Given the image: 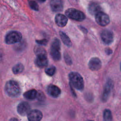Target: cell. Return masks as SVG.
Wrapping results in <instances>:
<instances>
[{"mask_svg": "<svg viewBox=\"0 0 121 121\" xmlns=\"http://www.w3.org/2000/svg\"><path fill=\"white\" fill-rule=\"evenodd\" d=\"M4 90L7 95L11 97L18 96L21 92L20 86L18 82L12 80H9L6 82Z\"/></svg>", "mask_w": 121, "mask_h": 121, "instance_id": "1", "label": "cell"}, {"mask_svg": "<svg viewBox=\"0 0 121 121\" xmlns=\"http://www.w3.org/2000/svg\"><path fill=\"white\" fill-rule=\"evenodd\" d=\"M70 84L75 88L82 91L84 87V82L82 77L77 72H71L69 74Z\"/></svg>", "mask_w": 121, "mask_h": 121, "instance_id": "2", "label": "cell"}, {"mask_svg": "<svg viewBox=\"0 0 121 121\" xmlns=\"http://www.w3.org/2000/svg\"><path fill=\"white\" fill-rule=\"evenodd\" d=\"M60 50V41L58 38H55L52 42L50 50L51 56L55 61H59L61 58Z\"/></svg>", "mask_w": 121, "mask_h": 121, "instance_id": "3", "label": "cell"}, {"mask_svg": "<svg viewBox=\"0 0 121 121\" xmlns=\"http://www.w3.org/2000/svg\"><path fill=\"white\" fill-rule=\"evenodd\" d=\"M65 14L69 18L77 21H82L86 17L85 14L82 12L73 8L67 9L65 11Z\"/></svg>", "mask_w": 121, "mask_h": 121, "instance_id": "4", "label": "cell"}, {"mask_svg": "<svg viewBox=\"0 0 121 121\" xmlns=\"http://www.w3.org/2000/svg\"><path fill=\"white\" fill-rule=\"evenodd\" d=\"M21 39V33L17 31H11L7 34L5 38V42L7 44H14L20 42Z\"/></svg>", "mask_w": 121, "mask_h": 121, "instance_id": "5", "label": "cell"}, {"mask_svg": "<svg viewBox=\"0 0 121 121\" xmlns=\"http://www.w3.org/2000/svg\"><path fill=\"white\" fill-rule=\"evenodd\" d=\"M113 82L111 79H109L105 84L102 95V100L103 102H105L107 101L113 88Z\"/></svg>", "mask_w": 121, "mask_h": 121, "instance_id": "6", "label": "cell"}, {"mask_svg": "<svg viewBox=\"0 0 121 121\" xmlns=\"http://www.w3.org/2000/svg\"><path fill=\"white\" fill-rule=\"evenodd\" d=\"M95 21L101 26H104L110 23V18L108 15L100 11L95 15Z\"/></svg>", "mask_w": 121, "mask_h": 121, "instance_id": "7", "label": "cell"}, {"mask_svg": "<svg viewBox=\"0 0 121 121\" xmlns=\"http://www.w3.org/2000/svg\"><path fill=\"white\" fill-rule=\"evenodd\" d=\"M30 106L27 102H22L17 106V112L21 116H25L30 112Z\"/></svg>", "mask_w": 121, "mask_h": 121, "instance_id": "8", "label": "cell"}, {"mask_svg": "<svg viewBox=\"0 0 121 121\" xmlns=\"http://www.w3.org/2000/svg\"><path fill=\"white\" fill-rule=\"evenodd\" d=\"M101 37L103 42L106 44H111L113 40V35L112 31L109 30H104L101 34Z\"/></svg>", "mask_w": 121, "mask_h": 121, "instance_id": "9", "label": "cell"}, {"mask_svg": "<svg viewBox=\"0 0 121 121\" xmlns=\"http://www.w3.org/2000/svg\"><path fill=\"white\" fill-rule=\"evenodd\" d=\"M42 118V112L40 110L37 109L30 111L27 114V119L28 121H40Z\"/></svg>", "mask_w": 121, "mask_h": 121, "instance_id": "10", "label": "cell"}, {"mask_svg": "<svg viewBox=\"0 0 121 121\" xmlns=\"http://www.w3.org/2000/svg\"><path fill=\"white\" fill-rule=\"evenodd\" d=\"M88 65L90 69L93 71H96L101 69L102 62L98 58L93 57L89 60Z\"/></svg>", "mask_w": 121, "mask_h": 121, "instance_id": "11", "label": "cell"}, {"mask_svg": "<svg viewBox=\"0 0 121 121\" xmlns=\"http://www.w3.org/2000/svg\"><path fill=\"white\" fill-rule=\"evenodd\" d=\"M47 92L49 95L54 98L58 97L61 93L60 88L54 85H48L47 87Z\"/></svg>", "mask_w": 121, "mask_h": 121, "instance_id": "12", "label": "cell"}, {"mask_svg": "<svg viewBox=\"0 0 121 121\" xmlns=\"http://www.w3.org/2000/svg\"><path fill=\"white\" fill-rule=\"evenodd\" d=\"M50 6L52 10L54 12L61 11L63 8L62 0H51Z\"/></svg>", "mask_w": 121, "mask_h": 121, "instance_id": "13", "label": "cell"}, {"mask_svg": "<svg viewBox=\"0 0 121 121\" xmlns=\"http://www.w3.org/2000/svg\"><path fill=\"white\" fill-rule=\"evenodd\" d=\"M55 21L56 24L60 27L65 26L68 22L67 17L64 15L58 14L55 17Z\"/></svg>", "mask_w": 121, "mask_h": 121, "instance_id": "14", "label": "cell"}, {"mask_svg": "<svg viewBox=\"0 0 121 121\" xmlns=\"http://www.w3.org/2000/svg\"><path fill=\"white\" fill-rule=\"evenodd\" d=\"M48 60L47 56H36L35 60V64L40 68H43L48 65Z\"/></svg>", "mask_w": 121, "mask_h": 121, "instance_id": "15", "label": "cell"}, {"mask_svg": "<svg viewBox=\"0 0 121 121\" xmlns=\"http://www.w3.org/2000/svg\"><path fill=\"white\" fill-rule=\"evenodd\" d=\"M88 11L92 15H96L101 11V8L100 6L95 2L91 3L88 6Z\"/></svg>", "mask_w": 121, "mask_h": 121, "instance_id": "16", "label": "cell"}, {"mask_svg": "<svg viewBox=\"0 0 121 121\" xmlns=\"http://www.w3.org/2000/svg\"><path fill=\"white\" fill-rule=\"evenodd\" d=\"M37 91L34 89L26 92L24 94V97L28 100H33L36 98Z\"/></svg>", "mask_w": 121, "mask_h": 121, "instance_id": "17", "label": "cell"}, {"mask_svg": "<svg viewBox=\"0 0 121 121\" xmlns=\"http://www.w3.org/2000/svg\"><path fill=\"white\" fill-rule=\"evenodd\" d=\"M60 37L63 43L68 47H71L72 45L71 42L69 39V38L68 36V35L62 31H60L59 32Z\"/></svg>", "mask_w": 121, "mask_h": 121, "instance_id": "18", "label": "cell"}, {"mask_svg": "<svg viewBox=\"0 0 121 121\" xmlns=\"http://www.w3.org/2000/svg\"><path fill=\"white\" fill-rule=\"evenodd\" d=\"M24 69V67L23 65L21 63H18L14 65L12 69V72L15 74H18L21 73Z\"/></svg>", "mask_w": 121, "mask_h": 121, "instance_id": "19", "label": "cell"}, {"mask_svg": "<svg viewBox=\"0 0 121 121\" xmlns=\"http://www.w3.org/2000/svg\"><path fill=\"white\" fill-rule=\"evenodd\" d=\"M34 52L36 56H47V53L44 48L40 46H35L34 49Z\"/></svg>", "mask_w": 121, "mask_h": 121, "instance_id": "20", "label": "cell"}, {"mask_svg": "<svg viewBox=\"0 0 121 121\" xmlns=\"http://www.w3.org/2000/svg\"><path fill=\"white\" fill-rule=\"evenodd\" d=\"M104 121H112V115L111 111L105 109L103 112Z\"/></svg>", "mask_w": 121, "mask_h": 121, "instance_id": "21", "label": "cell"}, {"mask_svg": "<svg viewBox=\"0 0 121 121\" xmlns=\"http://www.w3.org/2000/svg\"><path fill=\"white\" fill-rule=\"evenodd\" d=\"M56 69L55 66H51L45 69V72L47 75L49 76H52L55 74L56 72Z\"/></svg>", "mask_w": 121, "mask_h": 121, "instance_id": "22", "label": "cell"}, {"mask_svg": "<svg viewBox=\"0 0 121 121\" xmlns=\"http://www.w3.org/2000/svg\"><path fill=\"white\" fill-rule=\"evenodd\" d=\"M29 5L31 8L33 10L35 11H38L39 10V7L37 3L34 0H29Z\"/></svg>", "mask_w": 121, "mask_h": 121, "instance_id": "23", "label": "cell"}, {"mask_svg": "<svg viewBox=\"0 0 121 121\" xmlns=\"http://www.w3.org/2000/svg\"><path fill=\"white\" fill-rule=\"evenodd\" d=\"M36 98L38 99V100L40 101H43L46 99V97L43 92L41 91H37Z\"/></svg>", "mask_w": 121, "mask_h": 121, "instance_id": "24", "label": "cell"}, {"mask_svg": "<svg viewBox=\"0 0 121 121\" xmlns=\"http://www.w3.org/2000/svg\"><path fill=\"white\" fill-rule=\"evenodd\" d=\"M64 58L65 61L67 65H71L72 64V61L68 53H64Z\"/></svg>", "mask_w": 121, "mask_h": 121, "instance_id": "25", "label": "cell"}, {"mask_svg": "<svg viewBox=\"0 0 121 121\" xmlns=\"http://www.w3.org/2000/svg\"><path fill=\"white\" fill-rule=\"evenodd\" d=\"M36 42L39 44H40L42 45H45L47 44L48 41L46 39H43L40 40H36Z\"/></svg>", "mask_w": 121, "mask_h": 121, "instance_id": "26", "label": "cell"}, {"mask_svg": "<svg viewBox=\"0 0 121 121\" xmlns=\"http://www.w3.org/2000/svg\"><path fill=\"white\" fill-rule=\"evenodd\" d=\"M85 97L86 98V99L87 101H91V100H93V96H91L90 94H88V93H86V95H85Z\"/></svg>", "mask_w": 121, "mask_h": 121, "instance_id": "27", "label": "cell"}, {"mask_svg": "<svg viewBox=\"0 0 121 121\" xmlns=\"http://www.w3.org/2000/svg\"><path fill=\"white\" fill-rule=\"evenodd\" d=\"M105 53L108 55H110L112 53V50L110 48H106L105 50Z\"/></svg>", "mask_w": 121, "mask_h": 121, "instance_id": "28", "label": "cell"}, {"mask_svg": "<svg viewBox=\"0 0 121 121\" xmlns=\"http://www.w3.org/2000/svg\"><path fill=\"white\" fill-rule=\"evenodd\" d=\"M69 85H70V89H71V91L72 92V95H73L74 96V97H76L77 95H76V94L75 93V91H74L73 89V87H72V85L69 83Z\"/></svg>", "mask_w": 121, "mask_h": 121, "instance_id": "29", "label": "cell"}, {"mask_svg": "<svg viewBox=\"0 0 121 121\" xmlns=\"http://www.w3.org/2000/svg\"><path fill=\"white\" fill-rule=\"evenodd\" d=\"M79 28L84 32V33H86L87 32V30L86 29V28H85L84 27H83V26H79Z\"/></svg>", "mask_w": 121, "mask_h": 121, "instance_id": "30", "label": "cell"}, {"mask_svg": "<svg viewBox=\"0 0 121 121\" xmlns=\"http://www.w3.org/2000/svg\"><path fill=\"white\" fill-rule=\"evenodd\" d=\"M9 121H19V120L16 118H11L9 120Z\"/></svg>", "mask_w": 121, "mask_h": 121, "instance_id": "31", "label": "cell"}, {"mask_svg": "<svg viewBox=\"0 0 121 121\" xmlns=\"http://www.w3.org/2000/svg\"><path fill=\"white\" fill-rule=\"evenodd\" d=\"M46 0H39V1L40 2H43L45 1Z\"/></svg>", "mask_w": 121, "mask_h": 121, "instance_id": "32", "label": "cell"}, {"mask_svg": "<svg viewBox=\"0 0 121 121\" xmlns=\"http://www.w3.org/2000/svg\"><path fill=\"white\" fill-rule=\"evenodd\" d=\"M120 69L121 70V64H120Z\"/></svg>", "mask_w": 121, "mask_h": 121, "instance_id": "33", "label": "cell"}, {"mask_svg": "<svg viewBox=\"0 0 121 121\" xmlns=\"http://www.w3.org/2000/svg\"></svg>", "mask_w": 121, "mask_h": 121, "instance_id": "34", "label": "cell"}]
</instances>
